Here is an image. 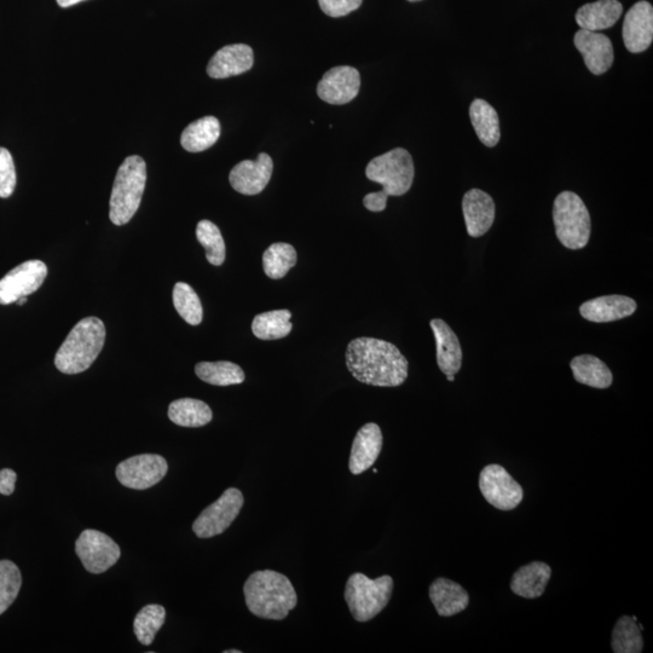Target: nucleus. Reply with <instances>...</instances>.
Segmentation results:
<instances>
[{
  "mask_svg": "<svg viewBox=\"0 0 653 653\" xmlns=\"http://www.w3.org/2000/svg\"><path fill=\"white\" fill-rule=\"evenodd\" d=\"M346 367L360 383L397 387L408 378L409 363L400 349L385 340L362 337L346 349Z\"/></svg>",
  "mask_w": 653,
  "mask_h": 653,
  "instance_id": "1",
  "label": "nucleus"
},
{
  "mask_svg": "<svg viewBox=\"0 0 653 653\" xmlns=\"http://www.w3.org/2000/svg\"><path fill=\"white\" fill-rule=\"evenodd\" d=\"M244 593L248 610L264 620H285L298 604L292 582L273 570L253 572L245 583Z\"/></svg>",
  "mask_w": 653,
  "mask_h": 653,
  "instance_id": "2",
  "label": "nucleus"
},
{
  "mask_svg": "<svg viewBox=\"0 0 653 653\" xmlns=\"http://www.w3.org/2000/svg\"><path fill=\"white\" fill-rule=\"evenodd\" d=\"M366 176L381 184L383 190L364 196L363 205L368 211L383 212L389 196H402L412 188L415 177L412 155L403 148L392 149L368 164Z\"/></svg>",
  "mask_w": 653,
  "mask_h": 653,
  "instance_id": "3",
  "label": "nucleus"
},
{
  "mask_svg": "<svg viewBox=\"0 0 653 653\" xmlns=\"http://www.w3.org/2000/svg\"><path fill=\"white\" fill-rule=\"evenodd\" d=\"M106 334V327L98 317H86L79 321L57 351L56 368L68 375L88 371L101 354Z\"/></svg>",
  "mask_w": 653,
  "mask_h": 653,
  "instance_id": "4",
  "label": "nucleus"
},
{
  "mask_svg": "<svg viewBox=\"0 0 653 653\" xmlns=\"http://www.w3.org/2000/svg\"><path fill=\"white\" fill-rule=\"evenodd\" d=\"M147 183V165L141 156L126 158L119 167L109 201V218L113 224L125 225L131 221L140 208Z\"/></svg>",
  "mask_w": 653,
  "mask_h": 653,
  "instance_id": "5",
  "label": "nucleus"
},
{
  "mask_svg": "<svg viewBox=\"0 0 653 653\" xmlns=\"http://www.w3.org/2000/svg\"><path fill=\"white\" fill-rule=\"evenodd\" d=\"M394 580L389 575L371 580L361 572L349 577L345 587V600L352 617L357 622L373 620L390 603Z\"/></svg>",
  "mask_w": 653,
  "mask_h": 653,
  "instance_id": "6",
  "label": "nucleus"
},
{
  "mask_svg": "<svg viewBox=\"0 0 653 653\" xmlns=\"http://www.w3.org/2000/svg\"><path fill=\"white\" fill-rule=\"evenodd\" d=\"M553 222L557 238L569 250H582L591 239L592 222L588 208L579 195L563 192L553 206Z\"/></svg>",
  "mask_w": 653,
  "mask_h": 653,
  "instance_id": "7",
  "label": "nucleus"
},
{
  "mask_svg": "<svg viewBox=\"0 0 653 653\" xmlns=\"http://www.w3.org/2000/svg\"><path fill=\"white\" fill-rule=\"evenodd\" d=\"M244 504V495L239 489L225 490L221 498L202 511L195 520L193 524L195 535L200 539H211L222 535L238 518Z\"/></svg>",
  "mask_w": 653,
  "mask_h": 653,
  "instance_id": "8",
  "label": "nucleus"
},
{
  "mask_svg": "<svg viewBox=\"0 0 653 653\" xmlns=\"http://www.w3.org/2000/svg\"><path fill=\"white\" fill-rule=\"evenodd\" d=\"M479 489L488 504L500 511H512L524 499V491L516 479L500 465L484 467L479 476Z\"/></svg>",
  "mask_w": 653,
  "mask_h": 653,
  "instance_id": "9",
  "label": "nucleus"
},
{
  "mask_svg": "<svg viewBox=\"0 0 653 653\" xmlns=\"http://www.w3.org/2000/svg\"><path fill=\"white\" fill-rule=\"evenodd\" d=\"M75 553L91 574H103L117 564L121 551L112 537L97 530H84L75 542Z\"/></svg>",
  "mask_w": 653,
  "mask_h": 653,
  "instance_id": "10",
  "label": "nucleus"
},
{
  "mask_svg": "<svg viewBox=\"0 0 653 653\" xmlns=\"http://www.w3.org/2000/svg\"><path fill=\"white\" fill-rule=\"evenodd\" d=\"M167 471L169 465L163 456L142 454L120 462L117 478L126 488L146 490L163 481Z\"/></svg>",
  "mask_w": 653,
  "mask_h": 653,
  "instance_id": "11",
  "label": "nucleus"
},
{
  "mask_svg": "<svg viewBox=\"0 0 653 653\" xmlns=\"http://www.w3.org/2000/svg\"><path fill=\"white\" fill-rule=\"evenodd\" d=\"M48 267L42 260H28L14 268L0 280V305L16 303L42 287Z\"/></svg>",
  "mask_w": 653,
  "mask_h": 653,
  "instance_id": "12",
  "label": "nucleus"
},
{
  "mask_svg": "<svg viewBox=\"0 0 653 653\" xmlns=\"http://www.w3.org/2000/svg\"><path fill=\"white\" fill-rule=\"evenodd\" d=\"M274 163L267 153H260L257 160H244L231 170L229 182L242 195H258L267 188L273 176Z\"/></svg>",
  "mask_w": 653,
  "mask_h": 653,
  "instance_id": "13",
  "label": "nucleus"
},
{
  "mask_svg": "<svg viewBox=\"0 0 653 653\" xmlns=\"http://www.w3.org/2000/svg\"><path fill=\"white\" fill-rule=\"evenodd\" d=\"M360 88V72L354 67L339 66L323 75L321 82L317 85V95L322 101L342 106V104L355 100Z\"/></svg>",
  "mask_w": 653,
  "mask_h": 653,
  "instance_id": "14",
  "label": "nucleus"
},
{
  "mask_svg": "<svg viewBox=\"0 0 653 653\" xmlns=\"http://www.w3.org/2000/svg\"><path fill=\"white\" fill-rule=\"evenodd\" d=\"M623 42L632 54L650 48L653 40V8L649 2H639L629 9L623 22Z\"/></svg>",
  "mask_w": 653,
  "mask_h": 653,
  "instance_id": "15",
  "label": "nucleus"
},
{
  "mask_svg": "<svg viewBox=\"0 0 653 653\" xmlns=\"http://www.w3.org/2000/svg\"><path fill=\"white\" fill-rule=\"evenodd\" d=\"M576 49L581 52L589 72L602 75L609 71L614 63V48L605 34L580 30L575 34Z\"/></svg>",
  "mask_w": 653,
  "mask_h": 653,
  "instance_id": "16",
  "label": "nucleus"
},
{
  "mask_svg": "<svg viewBox=\"0 0 653 653\" xmlns=\"http://www.w3.org/2000/svg\"><path fill=\"white\" fill-rule=\"evenodd\" d=\"M462 212L467 234L471 238H481L493 227L495 221V202L481 189H471L462 199Z\"/></svg>",
  "mask_w": 653,
  "mask_h": 653,
  "instance_id": "17",
  "label": "nucleus"
},
{
  "mask_svg": "<svg viewBox=\"0 0 653 653\" xmlns=\"http://www.w3.org/2000/svg\"><path fill=\"white\" fill-rule=\"evenodd\" d=\"M383 442V432L377 424H366L357 432L349 461L352 475H361L375 464L383 449Z\"/></svg>",
  "mask_w": 653,
  "mask_h": 653,
  "instance_id": "18",
  "label": "nucleus"
},
{
  "mask_svg": "<svg viewBox=\"0 0 653 653\" xmlns=\"http://www.w3.org/2000/svg\"><path fill=\"white\" fill-rule=\"evenodd\" d=\"M254 54L251 46L234 44L216 52L207 66V74L213 79H227L244 74L253 67Z\"/></svg>",
  "mask_w": 653,
  "mask_h": 653,
  "instance_id": "19",
  "label": "nucleus"
},
{
  "mask_svg": "<svg viewBox=\"0 0 653 653\" xmlns=\"http://www.w3.org/2000/svg\"><path fill=\"white\" fill-rule=\"evenodd\" d=\"M638 309L634 299L626 296H604L588 300L580 306L583 319L594 323H608L626 319Z\"/></svg>",
  "mask_w": 653,
  "mask_h": 653,
  "instance_id": "20",
  "label": "nucleus"
},
{
  "mask_svg": "<svg viewBox=\"0 0 653 653\" xmlns=\"http://www.w3.org/2000/svg\"><path fill=\"white\" fill-rule=\"evenodd\" d=\"M430 326L435 335L439 369L446 375L458 374L462 366V349L458 335L443 320H432Z\"/></svg>",
  "mask_w": 653,
  "mask_h": 653,
  "instance_id": "21",
  "label": "nucleus"
},
{
  "mask_svg": "<svg viewBox=\"0 0 653 653\" xmlns=\"http://www.w3.org/2000/svg\"><path fill=\"white\" fill-rule=\"evenodd\" d=\"M430 599L437 614L450 617L460 614L470 604V595L466 589L454 581L439 577L430 586Z\"/></svg>",
  "mask_w": 653,
  "mask_h": 653,
  "instance_id": "22",
  "label": "nucleus"
},
{
  "mask_svg": "<svg viewBox=\"0 0 653 653\" xmlns=\"http://www.w3.org/2000/svg\"><path fill=\"white\" fill-rule=\"evenodd\" d=\"M552 576L551 566L542 562H533L522 566L514 572L512 592L524 599H536L545 594Z\"/></svg>",
  "mask_w": 653,
  "mask_h": 653,
  "instance_id": "23",
  "label": "nucleus"
},
{
  "mask_svg": "<svg viewBox=\"0 0 653 653\" xmlns=\"http://www.w3.org/2000/svg\"><path fill=\"white\" fill-rule=\"evenodd\" d=\"M623 13L618 0H598L583 5L576 13V22L581 30L599 32L616 25Z\"/></svg>",
  "mask_w": 653,
  "mask_h": 653,
  "instance_id": "24",
  "label": "nucleus"
},
{
  "mask_svg": "<svg viewBox=\"0 0 653 653\" xmlns=\"http://www.w3.org/2000/svg\"><path fill=\"white\" fill-rule=\"evenodd\" d=\"M570 367L577 383L594 389H609L614 381L610 368L600 358L592 355L575 357Z\"/></svg>",
  "mask_w": 653,
  "mask_h": 653,
  "instance_id": "25",
  "label": "nucleus"
},
{
  "mask_svg": "<svg viewBox=\"0 0 653 653\" xmlns=\"http://www.w3.org/2000/svg\"><path fill=\"white\" fill-rule=\"evenodd\" d=\"M473 129L485 147L498 146L501 138L500 119L493 106L484 100H475L470 107Z\"/></svg>",
  "mask_w": 653,
  "mask_h": 653,
  "instance_id": "26",
  "label": "nucleus"
},
{
  "mask_svg": "<svg viewBox=\"0 0 653 653\" xmlns=\"http://www.w3.org/2000/svg\"><path fill=\"white\" fill-rule=\"evenodd\" d=\"M221 137V124L215 117H205L186 127L181 144L187 152L200 153L211 148Z\"/></svg>",
  "mask_w": 653,
  "mask_h": 653,
  "instance_id": "27",
  "label": "nucleus"
},
{
  "mask_svg": "<svg viewBox=\"0 0 653 653\" xmlns=\"http://www.w3.org/2000/svg\"><path fill=\"white\" fill-rule=\"evenodd\" d=\"M169 418L182 427H202L210 424L213 413L208 404L194 398H181L169 407Z\"/></svg>",
  "mask_w": 653,
  "mask_h": 653,
  "instance_id": "28",
  "label": "nucleus"
},
{
  "mask_svg": "<svg viewBox=\"0 0 653 653\" xmlns=\"http://www.w3.org/2000/svg\"><path fill=\"white\" fill-rule=\"evenodd\" d=\"M290 310H274L254 317L252 332L260 340H277L292 332Z\"/></svg>",
  "mask_w": 653,
  "mask_h": 653,
  "instance_id": "29",
  "label": "nucleus"
},
{
  "mask_svg": "<svg viewBox=\"0 0 653 653\" xmlns=\"http://www.w3.org/2000/svg\"><path fill=\"white\" fill-rule=\"evenodd\" d=\"M195 374L205 383L215 386L240 385L246 379L242 368L233 362H200L196 364Z\"/></svg>",
  "mask_w": 653,
  "mask_h": 653,
  "instance_id": "30",
  "label": "nucleus"
},
{
  "mask_svg": "<svg viewBox=\"0 0 653 653\" xmlns=\"http://www.w3.org/2000/svg\"><path fill=\"white\" fill-rule=\"evenodd\" d=\"M297 252L285 242L271 245L263 254L264 273L269 279L280 280L297 264Z\"/></svg>",
  "mask_w": 653,
  "mask_h": 653,
  "instance_id": "31",
  "label": "nucleus"
},
{
  "mask_svg": "<svg viewBox=\"0 0 653 653\" xmlns=\"http://www.w3.org/2000/svg\"><path fill=\"white\" fill-rule=\"evenodd\" d=\"M611 647L615 653H640L644 649L643 635L637 621L632 617L618 618L611 635Z\"/></svg>",
  "mask_w": 653,
  "mask_h": 653,
  "instance_id": "32",
  "label": "nucleus"
},
{
  "mask_svg": "<svg viewBox=\"0 0 653 653\" xmlns=\"http://www.w3.org/2000/svg\"><path fill=\"white\" fill-rule=\"evenodd\" d=\"M166 610L161 605H147L138 612L134 622L137 640L144 646L153 643L156 633L164 626Z\"/></svg>",
  "mask_w": 653,
  "mask_h": 653,
  "instance_id": "33",
  "label": "nucleus"
},
{
  "mask_svg": "<svg viewBox=\"0 0 653 653\" xmlns=\"http://www.w3.org/2000/svg\"><path fill=\"white\" fill-rule=\"evenodd\" d=\"M173 305L184 321L192 326H199L204 317V310L198 294L188 283L178 282L173 288Z\"/></svg>",
  "mask_w": 653,
  "mask_h": 653,
  "instance_id": "34",
  "label": "nucleus"
},
{
  "mask_svg": "<svg viewBox=\"0 0 653 653\" xmlns=\"http://www.w3.org/2000/svg\"><path fill=\"white\" fill-rule=\"evenodd\" d=\"M196 238L205 248L208 263L221 267L227 256V248L221 230L211 221H201L196 227Z\"/></svg>",
  "mask_w": 653,
  "mask_h": 653,
  "instance_id": "35",
  "label": "nucleus"
},
{
  "mask_svg": "<svg viewBox=\"0 0 653 653\" xmlns=\"http://www.w3.org/2000/svg\"><path fill=\"white\" fill-rule=\"evenodd\" d=\"M22 586V575L15 563L0 560V615L14 604Z\"/></svg>",
  "mask_w": 653,
  "mask_h": 653,
  "instance_id": "36",
  "label": "nucleus"
},
{
  "mask_svg": "<svg viewBox=\"0 0 653 653\" xmlns=\"http://www.w3.org/2000/svg\"><path fill=\"white\" fill-rule=\"evenodd\" d=\"M16 187V170L8 149L0 148V198L8 199Z\"/></svg>",
  "mask_w": 653,
  "mask_h": 653,
  "instance_id": "37",
  "label": "nucleus"
},
{
  "mask_svg": "<svg viewBox=\"0 0 653 653\" xmlns=\"http://www.w3.org/2000/svg\"><path fill=\"white\" fill-rule=\"evenodd\" d=\"M319 3L326 15L343 17L360 8L362 0H319Z\"/></svg>",
  "mask_w": 653,
  "mask_h": 653,
  "instance_id": "38",
  "label": "nucleus"
},
{
  "mask_svg": "<svg viewBox=\"0 0 653 653\" xmlns=\"http://www.w3.org/2000/svg\"><path fill=\"white\" fill-rule=\"evenodd\" d=\"M16 479V472L10 468L0 471V494L7 496L14 494Z\"/></svg>",
  "mask_w": 653,
  "mask_h": 653,
  "instance_id": "39",
  "label": "nucleus"
},
{
  "mask_svg": "<svg viewBox=\"0 0 653 653\" xmlns=\"http://www.w3.org/2000/svg\"><path fill=\"white\" fill-rule=\"evenodd\" d=\"M80 2H84V0H57V4H59L61 8H69Z\"/></svg>",
  "mask_w": 653,
  "mask_h": 653,
  "instance_id": "40",
  "label": "nucleus"
},
{
  "mask_svg": "<svg viewBox=\"0 0 653 653\" xmlns=\"http://www.w3.org/2000/svg\"><path fill=\"white\" fill-rule=\"evenodd\" d=\"M27 302H28V299L26 297H22L19 300H17L16 303L19 304V305H23V304H26Z\"/></svg>",
  "mask_w": 653,
  "mask_h": 653,
  "instance_id": "41",
  "label": "nucleus"
},
{
  "mask_svg": "<svg viewBox=\"0 0 653 653\" xmlns=\"http://www.w3.org/2000/svg\"><path fill=\"white\" fill-rule=\"evenodd\" d=\"M447 379L448 381H450V383H453V381L455 380V375H447Z\"/></svg>",
  "mask_w": 653,
  "mask_h": 653,
  "instance_id": "42",
  "label": "nucleus"
},
{
  "mask_svg": "<svg viewBox=\"0 0 653 653\" xmlns=\"http://www.w3.org/2000/svg\"><path fill=\"white\" fill-rule=\"evenodd\" d=\"M224 653H241V651L240 650H227V651H224Z\"/></svg>",
  "mask_w": 653,
  "mask_h": 653,
  "instance_id": "43",
  "label": "nucleus"
},
{
  "mask_svg": "<svg viewBox=\"0 0 653 653\" xmlns=\"http://www.w3.org/2000/svg\"><path fill=\"white\" fill-rule=\"evenodd\" d=\"M408 2L415 3V2H421V0H408Z\"/></svg>",
  "mask_w": 653,
  "mask_h": 653,
  "instance_id": "44",
  "label": "nucleus"
}]
</instances>
